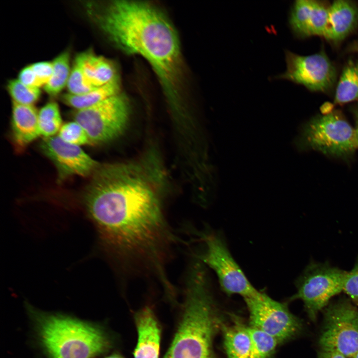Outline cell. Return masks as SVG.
Instances as JSON below:
<instances>
[{
  "instance_id": "6da1fadb",
  "label": "cell",
  "mask_w": 358,
  "mask_h": 358,
  "mask_svg": "<svg viewBox=\"0 0 358 358\" xmlns=\"http://www.w3.org/2000/svg\"><path fill=\"white\" fill-rule=\"evenodd\" d=\"M149 179L132 169L108 171L93 182L84 205L100 245L119 271L152 276L168 288L167 265L179 238Z\"/></svg>"
},
{
  "instance_id": "7a4b0ae2",
  "label": "cell",
  "mask_w": 358,
  "mask_h": 358,
  "mask_svg": "<svg viewBox=\"0 0 358 358\" xmlns=\"http://www.w3.org/2000/svg\"><path fill=\"white\" fill-rule=\"evenodd\" d=\"M86 7L90 18L118 48L149 62L168 98L174 103L177 101L181 73L179 43L163 12L147 3L127 0L113 1L100 11L90 3Z\"/></svg>"
},
{
  "instance_id": "3957f363",
  "label": "cell",
  "mask_w": 358,
  "mask_h": 358,
  "mask_svg": "<svg viewBox=\"0 0 358 358\" xmlns=\"http://www.w3.org/2000/svg\"><path fill=\"white\" fill-rule=\"evenodd\" d=\"M210 282L206 266L194 261L185 278L181 321L164 358H217L213 340L222 321Z\"/></svg>"
},
{
  "instance_id": "277c9868",
  "label": "cell",
  "mask_w": 358,
  "mask_h": 358,
  "mask_svg": "<svg viewBox=\"0 0 358 358\" xmlns=\"http://www.w3.org/2000/svg\"><path fill=\"white\" fill-rule=\"evenodd\" d=\"M27 308L48 358H90L109 346L106 335L98 326L42 312L28 304Z\"/></svg>"
},
{
  "instance_id": "5b68a950",
  "label": "cell",
  "mask_w": 358,
  "mask_h": 358,
  "mask_svg": "<svg viewBox=\"0 0 358 358\" xmlns=\"http://www.w3.org/2000/svg\"><path fill=\"white\" fill-rule=\"evenodd\" d=\"M348 273L328 262L312 261L296 279L297 292L291 299L301 300L309 318L315 321L330 299L344 291Z\"/></svg>"
},
{
  "instance_id": "8992f818",
  "label": "cell",
  "mask_w": 358,
  "mask_h": 358,
  "mask_svg": "<svg viewBox=\"0 0 358 358\" xmlns=\"http://www.w3.org/2000/svg\"><path fill=\"white\" fill-rule=\"evenodd\" d=\"M197 234L204 244V249L195 255L196 259L214 271L224 292L238 294L244 299L259 293L233 258L222 235L212 232Z\"/></svg>"
},
{
  "instance_id": "52a82bcc",
  "label": "cell",
  "mask_w": 358,
  "mask_h": 358,
  "mask_svg": "<svg viewBox=\"0 0 358 358\" xmlns=\"http://www.w3.org/2000/svg\"><path fill=\"white\" fill-rule=\"evenodd\" d=\"M130 116V104L121 93L111 96L88 108L77 110L75 121L86 131L90 144L106 143L125 130Z\"/></svg>"
},
{
  "instance_id": "ba28073f",
  "label": "cell",
  "mask_w": 358,
  "mask_h": 358,
  "mask_svg": "<svg viewBox=\"0 0 358 358\" xmlns=\"http://www.w3.org/2000/svg\"><path fill=\"white\" fill-rule=\"evenodd\" d=\"M318 344L321 350L352 358L358 352V309L342 298L325 308Z\"/></svg>"
},
{
  "instance_id": "9c48e42d",
  "label": "cell",
  "mask_w": 358,
  "mask_h": 358,
  "mask_svg": "<svg viewBox=\"0 0 358 358\" xmlns=\"http://www.w3.org/2000/svg\"><path fill=\"white\" fill-rule=\"evenodd\" d=\"M303 136L307 147L333 157H346L357 147L355 128L337 111L315 117Z\"/></svg>"
},
{
  "instance_id": "30bf717a",
  "label": "cell",
  "mask_w": 358,
  "mask_h": 358,
  "mask_svg": "<svg viewBox=\"0 0 358 358\" xmlns=\"http://www.w3.org/2000/svg\"><path fill=\"white\" fill-rule=\"evenodd\" d=\"M244 299L249 313V326L269 334L279 344L294 338L302 330L301 320L289 311L286 303L260 291Z\"/></svg>"
},
{
  "instance_id": "8fae6325",
  "label": "cell",
  "mask_w": 358,
  "mask_h": 358,
  "mask_svg": "<svg viewBox=\"0 0 358 358\" xmlns=\"http://www.w3.org/2000/svg\"><path fill=\"white\" fill-rule=\"evenodd\" d=\"M285 59V71L275 79L289 80L314 91H327L335 83L336 68L323 51L302 56L286 50Z\"/></svg>"
},
{
  "instance_id": "7c38bea8",
  "label": "cell",
  "mask_w": 358,
  "mask_h": 358,
  "mask_svg": "<svg viewBox=\"0 0 358 358\" xmlns=\"http://www.w3.org/2000/svg\"><path fill=\"white\" fill-rule=\"evenodd\" d=\"M40 147L56 167L59 181L75 175H91L99 166L80 146L66 143L58 136L44 138Z\"/></svg>"
},
{
  "instance_id": "4fadbf2b",
  "label": "cell",
  "mask_w": 358,
  "mask_h": 358,
  "mask_svg": "<svg viewBox=\"0 0 358 358\" xmlns=\"http://www.w3.org/2000/svg\"><path fill=\"white\" fill-rule=\"evenodd\" d=\"M329 8L321 1L296 0L291 7L289 23L298 37L324 36L328 26Z\"/></svg>"
},
{
  "instance_id": "5bb4252c",
  "label": "cell",
  "mask_w": 358,
  "mask_h": 358,
  "mask_svg": "<svg viewBox=\"0 0 358 358\" xmlns=\"http://www.w3.org/2000/svg\"><path fill=\"white\" fill-rule=\"evenodd\" d=\"M358 26V6L349 0L334 1L329 8L324 37L333 43L343 40Z\"/></svg>"
},
{
  "instance_id": "9a60e30c",
  "label": "cell",
  "mask_w": 358,
  "mask_h": 358,
  "mask_svg": "<svg viewBox=\"0 0 358 358\" xmlns=\"http://www.w3.org/2000/svg\"><path fill=\"white\" fill-rule=\"evenodd\" d=\"M138 341L134 358H159L160 330L152 310L144 308L136 314Z\"/></svg>"
},
{
  "instance_id": "2e32d148",
  "label": "cell",
  "mask_w": 358,
  "mask_h": 358,
  "mask_svg": "<svg viewBox=\"0 0 358 358\" xmlns=\"http://www.w3.org/2000/svg\"><path fill=\"white\" fill-rule=\"evenodd\" d=\"M38 111L33 105L12 102L11 131L13 141L19 150L24 149L40 136Z\"/></svg>"
},
{
  "instance_id": "e0dca14e",
  "label": "cell",
  "mask_w": 358,
  "mask_h": 358,
  "mask_svg": "<svg viewBox=\"0 0 358 358\" xmlns=\"http://www.w3.org/2000/svg\"><path fill=\"white\" fill-rule=\"evenodd\" d=\"M88 82L94 88L106 85L118 79L112 62L91 51L80 53L75 60Z\"/></svg>"
},
{
  "instance_id": "ac0fdd59",
  "label": "cell",
  "mask_w": 358,
  "mask_h": 358,
  "mask_svg": "<svg viewBox=\"0 0 358 358\" xmlns=\"http://www.w3.org/2000/svg\"><path fill=\"white\" fill-rule=\"evenodd\" d=\"M232 324L222 322L223 346L228 358H253L252 341L246 326L233 317Z\"/></svg>"
},
{
  "instance_id": "d6986e66",
  "label": "cell",
  "mask_w": 358,
  "mask_h": 358,
  "mask_svg": "<svg viewBox=\"0 0 358 358\" xmlns=\"http://www.w3.org/2000/svg\"><path fill=\"white\" fill-rule=\"evenodd\" d=\"M120 92L119 79H117L85 94H65L62 95V100L67 105L80 110L92 106Z\"/></svg>"
},
{
  "instance_id": "ffe728a7",
  "label": "cell",
  "mask_w": 358,
  "mask_h": 358,
  "mask_svg": "<svg viewBox=\"0 0 358 358\" xmlns=\"http://www.w3.org/2000/svg\"><path fill=\"white\" fill-rule=\"evenodd\" d=\"M358 101V60H350L345 65L336 87L335 102L344 104Z\"/></svg>"
},
{
  "instance_id": "44dd1931",
  "label": "cell",
  "mask_w": 358,
  "mask_h": 358,
  "mask_svg": "<svg viewBox=\"0 0 358 358\" xmlns=\"http://www.w3.org/2000/svg\"><path fill=\"white\" fill-rule=\"evenodd\" d=\"M53 73L52 76L44 87L45 91L50 95L55 96L59 94L67 86L71 73L70 67V53L65 51L52 61Z\"/></svg>"
},
{
  "instance_id": "7402d4cb",
  "label": "cell",
  "mask_w": 358,
  "mask_h": 358,
  "mask_svg": "<svg viewBox=\"0 0 358 358\" xmlns=\"http://www.w3.org/2000/svg\"><path fill=\"white\" fill-rule=\"evenodd\" d=\"M38 123L40 135L44 138L54 136L59 131L62 126V120L56 102H48L40 109Z\"/></svg>"
},
{
  "instance_id": "603a6c76",
  "label": "cell",
  "mask_w": 358,
  "mask_h": 358,
  "mask_svg": "<svg viewBox=\"0 0 358 358\" xmlns=\"http://www.w3.org/2000/svg\"><path fill=\"white\" fill-rule=\"evenodd\" d=\"M248 331L252 341L253 358H270L279 344L277 341L259 329L249 326Z\"/></svg>"
},
{
  "instance_id": "cb8c5ba5",
  "label": "cell",
  "mask_w": 358,
  "mask_h": 358,
  "mask_svg": "<svg viewBox=\"0 0 358 358\" xmlns=\"http://www.w3.org/2000/svg\"><path fill=\"white\" fill-rule=\"evenodd\" d=\"M7 91L12 102L23 105H33L41 95L40 88L26 86L18 79L8 81Z\"/></svg>"
},
{
  "instance_id": "d4e9b609",
  "label": "cell",
  "mask_w": 358,
  "mask_h": 358,
  "mask_svg": "<svg viewBox=\"0 0 358 358\" xmlns=\"http://www.w3.org/2000/svg\"><path fill=\"white\" fill-rule=\"evenodd\" d=\"M58 136L64 142L74 145L90 144L86 131L75 121L62 125Z\"/></svg>"
},
{
  "instance_id": "484cf974",
  "label": "cell",
  "mask_w": 358,
  "mask_h": 358,
  "mask_svg": "<svg viewBox=\"0 0 358 358\" xmlns=\"http://www.w3.org/2000/svg\"><path fill=\"white\" fill-rule=\"evenodd\" d=\"M67 87L68 93L74 95L85 94L96 88L88 82L80 66L75 62L71 71Z\"/></svg>"
},
{
  "instance_id": "4316f807",
  "label": "cell",
  "mask_w": 358,
  "mask_h": 358,
  "mask_svg": "<svg viewBox=\"0 0 358 358\" xmlns=\"http://www.w3.org/2000/svg\"><path fill=\"white\" fill-rule=\"evenodd\" d=\"M343 291L351 301L358 305V257L353 268L348 271Z\"/></svg>"
},
{
  "instance_id": "83f0119b",
  "label": "cell",
  "mask_w": 358,
  "mask_h": 358,
  "mask_svg": "<svg viewBox=\"0 0 358 358\" xmlns=\"http://www.w3.org/2000/svg\"><path fill=\"white\" fill-rule=\"evenodd\" d=\"M36 75L41 86H45L50 80L53 73L52 62L41 61L30 65Z\"/></svg>"
},
{
  "instance_id": "f1b7e54d",
  "label": "cell",
  "mask_w": 358,
  "mask_h": 358,
  "mask_svg": "<svg viewBox=\"0 0 358 358\" xmlns=\"http://www.w3.org/2000/svg\"><path fill=\"white\" fill-rule=\"evenodd\" d=\"M17 79L22 84L29 87L39 88L41 87L30 65L20 70Z\"/></svg>"
},
{
  "instance_id": "f546056e",
  "label": "cell",
  "mask_w": 358,
  "mask_h": 358,
  "mask_svg": "<svg viewBox=\"0 0 358 358\" xmlns=\"http://www.w3.org/2000/svg\"><path fill=\"white\" fill-rule=\"evenodd\" d=\"M318 358H347L342 354L330 351L322 350L319 352Z\"/></svg>"
},
{
  "instance_id": "4dcf8cb0",
  "label": "cell",
  "mask_w": 358,
  "mask_h": 358,
  "mask_svg": "<svg viewBox=\"0 0 358 358\" xmlns=\"http://www.w3.org/2000/svg\"><path fill=\"white\" fill-rule=\"evenodd\" d=\"M354 112L356 119V127L355 128V130L357 145V147H358V106L355 108Z\"/></svg>"
},
{
  "instance_id": "1f68e13d",
  "label": "cell",
  "mask_w": 358,
  "mask_h": 358,
  "mask_svg": "<svg viewBox=\"0 0 358 358\" xmlns=\"http://www.w3.org/2000/svg\"><path fill=\"white\" fill-rule=\"evenodd\" d=\"M349 49L350 51L358 53V40L352 44Z\"/></svg>"
},
{
  "instance_id": "d6a6232c",
  "label": "cell",
  "mask_w": 358,
  "mask_h": 358,
  "mask_svg": "<svg viewBox=\"0 0 358 358\" xmlns=\"http://www.w3.org/2000/svg\"><path fill=\"white\" fill-rule=\"evenodd\" d=\"M105 358H122L117 355H113L108 356L107 357H106Z\"/></svg>"
},
{
  "instance_id": "836d02e7",
  "label": "cell",
  "mask_w": 358,
  "mask_h": 358,
  "mask_svg": "<svg viewBox=\"0 0 358 358\" xmlns=\"http://www.w3.org/2000/svg\"><path fill=\"white\" fill-rule=\"evenodd\" d=\"M352 358H358V352Z\"/></svg>"
}]
</instances>
